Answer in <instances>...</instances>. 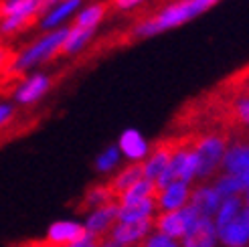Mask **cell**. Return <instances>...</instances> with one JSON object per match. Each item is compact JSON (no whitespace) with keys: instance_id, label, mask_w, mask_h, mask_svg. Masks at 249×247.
Here are the masks:
<instances>
[{"instance_id":"obj_16","label":"cell","mask_w":249,"mask_h":247,"mask_svg":"<svg viewBox=\"0 0 249 247\" xmlns=\"http://www.w3.org/2000/svg\"><path fill=\"white\" fill-rule=\"evenodd\" d=\"M142 178H146L144 164L138 162V164H132L130 168H126L122 175H118L114 180H111V184H109V191H111V194H114V199L120 201V196L126 193L128 189H132L136 182H140Z\"/></svg>"},{"instance_id":"obj_14","label":"cell","mask_w":249,"mask_h":247,"mask_svg":"<svg viewBox=\"0 0 249 247\" xmlns=\"http://www.w3.org/2000/svg\"><path fill=\"white\" fill-rule=\"evenodd\" d=\"M154 225L158 227V231L162 233V235H168L172 239L186 235V221H184L182 209H177V211H162L158 215V219L154 221Z\"/></svg>"},{"instance_id":"obj_9","label":"cell","mask_w":249,"mask_h":247,"mask_svg":"<svg viewBox=\"0 0 249 247\" xmlns=\"http://www.w3.org/2000/svg\"><path fill=\"white\" fill-rule=\"evenodd\" d=\"M118 217H120V207L116 203L104 205V207H99L89 219H87L85 229L93 237H107L109 235L107 231L114 227L116 221H120Z\"/></svg>"},{"instance_id":"obj_21","label":"cell","mask_w":249,"mask_h":247,"mask_svg":"<svg viewBox=\"0 0 249 247\" xmlns=\"http://www.w3.org/2000/svg\"><path fill=\"white\" fill-rule=\"evenodd\" d=\"M120 148H122V152L126 154L128 158H134V160L142 158L148 152V146H146L144 138L136 130H126V132L122 134Z\"/></svg>"},{"instance_id":"obj_11","label":"cell","mask_w":249,"mask_h":247,"mask_svg":"<svg viewBox=\"0 0 249 247\" xmlns=\"http://www.w3.org/2000/svg\"><path fill=\"white\" fill-rule=\"evenodd\" d=\"M189 199V182H174L170 187L162 189L156 196V207L162 211H177Z\"/></svg>"},{"instance_id":"obj_33","label":"cell","mask_w":249,"mask_h":247,"mask_svg":"<svg viewBox=\"0 0 249 247\" xmlns=\"http://www.w3.org/2000/svg\"><path fill=\"white\" fill-rule=\"evenodd\" d=\"M140 243H142V241H140ZM140 243H138V245H134V247H140Z\"/></svg>"},{"instance_id":"obj_23","label":"cell","mask_w":249,"mask_h":247,"mask_svg":"<svg viewBox=\"0 0 249 247\" xmlns=\"http://www.w3.org/2000/svg\"><path fill=\"white\" fill-rule=\"evenodd\" d=\"M156 207V199H144L136 205H128V207H120V221L122 223H130V221H140L146 217H152V211Z\"/></svg>"},{"instance_id":"obj_10","label":"cell","mask_w":249,"mask_h":247,"mask_svg":"<svg viewBox=\"0 0 249 247\" xmlns=\"http://www.w3.org/2000/svg\"><path fill=\"white\" fill-rule=\"evenodd\" d=\"M217 233V225H213L209 217H203L196 227L182 237V247H215Z\"/></svg>"},{"instance_id":"obj_30","label":"cell","mask_w":249,"mask_h":247,"mask_svg":"<svg viewBox=\"0 0 249 247\" xmlns=\"http://www.w3.org/2000/svg\"><path fill=\"white\" fill-rule=\"evenodd\" d=\"M10 63H12V57H10V51L8 49H0V71H2L6 65L10 67Z\"/></svg>"},{"instance_id":"obj_3","label":"cell","mask_w":249,"mask_h":247,"mask_svg":"<svg viewBox=\"0 0 249 247\" xmlns=\"http://www.w3.org/2000/svg\"><path fill=\"white\" fill-rule=\"evenodd\" d=\"M227 142H229L227 132L196 136V142H195V152L198 158L196 178L207 180L215 175V170L219 168V164H223V158H225Z\"/></svg>"},{"instance_id":"obj_5","label":"cell","mask_w":249,"mask_h":247,"mask_svg":"<svg viewBox=\"0 0 249 247\" xmlns=\"http://www.w3.org/2000/svg\"><path fill=\"white\" fill-rule=\"evenodd\" d=\"M152 225H154L152 217H146L140 221H130V223H122L120 221V223L114 227V231H111V237L124 247L138 245L148 235V231H150Z\"/></svg>"},{"instance_id":"obj_34","label":"cell","mask_w":249,"mask_h":247,"mask_svg":"<svg viewBox=\"0 0 249 247\" xmlns=\"http://www.w3.org/2000/svg\"><path fill=\"white\" fill-rule=\"evenodd\" d=\"M0 2H2V0H0Z\"/></svg>"},{"instance_id":"obj_6","label":"cell","mask_w":249,"mask_h":247,"mask_svg":"<svg viewBox=\"0 0 249 247\" xmlns=\"http://www.w3.org/2000/svg\"><path fill=\"white\" fill-rule=\"evenodd\" d=\"M219 237L225 247H247L249 245V207L239 213V217L219 231Z\"/></svg>"},{"instance_id":"obj_27","label":"cell","mask_w":249,"mask_h":247,"mask_svg":"<svg viewBox=\"0 0 249 247\" xmlns=\"http://www.w3.org/2000/svg\"><path fill=\"white\" fill-rule=\"evenodd\" d=\"M116 162H118V150L116 148H109L107 152H104L97 158V168L99 170H109V168H114Z\"/></svg>"},{"instance_id":"obj_20","label":"cell","mask_w":249,"mask_h":247,"mask_svg":"<svg viewBox=\"0 0 249 247\" xmlns=\"http://www.w3.org/2000/svg\"><path fill=\"white\" fill-rule=\"evenodd\" d=\"M215 189L221 196H233L239 194L241 191L249 189V172L243 175H225L215 182Z\"/></svg>"},{"instance_id":"obj_15","label":"cell","mask_w":249,"mask_h":247,"mask_svg":"<svg viewBox=\"0 0 249 247\" xmlns=\"http://www.w3.org/2000/svg\"><path fill=\"white\" fill-rule=\"evenodd\" d=\"M191 205L203 217H211V215H215L219 211V207H221V194L217 193V189L198 187L191 194Z\"/></svg>"},{"instance_id":"obj_18","label":"cell","mask_w":249,"mask_h":247,"mask_svg":"<svg viewBox=\"0 0 249 247\" xmlns=\"http://www.w3.org/2000/svg\"><path fill=\"white\" fill-rule=\"evenodd\" d=\"M93 29H81V27H69V33H67V39L61 47V53L63 55H73V53H79L81 49L93 39Z\"/></svg>"},{"instance_id":"obj_2","label":"cell","mask_w":249,"mask_h":247,"mask_svg":"<svg viewBox=\"0 0 249 247\" xmlns=\"http://www.w3.org/2000/svg\"><path fill=\"white\" fill-rule=\"evenodd\" d=\"M69 27H61L55 31H49L43 36H39L35 43H31L22 53H18L10 63V71L12 73H20L33 69L36 65L45 63V61L53 59L57 53H61V47H63L65 39H67Z\"/></svg>"},{"instance_id":"obj_32","label":"cell","mask_w":249,"mask_h":247,"mask_svg":"<svg viewBox=\"0 0 249 247\" xmlns=\"http://www.w3.org/2000/svg\"><path fill=\"white\" fill-rule=\"evenodd\" d=\"M247 207H249V189H247Z\"/></svg>"},{"instance_id":"obj_24","label":"cell","mask_w":249,"mask_h":247,"mask_svg":"<svg viewBox=\"0 0 249 247\" xmlns=\"http://www.w3.org/2000/svg\"><path fill=\"white\" fill-rule=\"evenodd\" d=\"M33 20L35 18H29V17H2L0 18V33H4V35L18 33L22 29H27Z\"/></svg>"},{"instance_id":"obj_17","label":"cell","mask_w":249,"mask_h":247,"mask_svg":"<svg viewBox=\"0 0 249 247\" xmlns=\"http://www.w3.org/2000/svg\"><path fill=\"white\" fill-rule=\"evenodd\" d=\"M160 193L158 189V184L154 180H148V178H142L140 182H136L132 189H128L126 193H124L120 196V207H128V205H136V203H140L144 199H156Z\"/></svg>"},{"instance_id":"obj_29","label":"cell","mask_w":249,"mask_h":247,"mask_svg":"<svg viewBox=\"0 0 249 247\" xmlns=\"http://www.w3.org/2000/svg\"><path fill=\"white\" fill-rule=\"evenodd\" d=\"M10 116H12V107L6 106V104H0V126L6 124L10 120Z\"/></svg>"},{"instance_id":"obj_8","label":"cell","mask_w":249,"mask_h":247,"mask_svg":"<svg viewBox=\"0 0 249 247\" xmlns=\"http://www.w3.org/2000/svg\"><path fill=\"white\" fill-rule=\"evenodd\" d=\"M89 237L85 227L77 225V223H69V221H59V223H53L49 227V233H47V239L59 245V247H69L73 243H79L83 239Z\"/></svg>"},{"instance_id":"obj_1","label":"cell","mask_w":249,"mask_h":247,"mask_svg":"<svg viewBox=\"0 0 249 247\" xmlns=\"http://www.w3.org/2000/svg\"><path fill=\"white\" fill-rule=\"evenodd\" d=\"M217 2L219 0H174V2H168L164 8H160L154 17L140 20L134 27L132 35L138 36V39H148V36L166 33L174 27H180V24L205 15Z\"/></svg>"},{"instance_id":"obj_19","label":"cell","mask_w":249,"mask_h":247,"mask_svg":"<svg viewBox=\"0 0 249 247\" xmlns=\"http://www.w3.org/2000/svg\"><path fill=\"white\" fill-rule=\"evenodd\" d=\"M245 209V205H243V201L239 199L237 194H233V196H227L225 201L221 203V207H219V213H217V231H221V229H225L231 221H235L239 217V213Z\"/></svg>"},{"instance_id":"obj_28","label":"cell","mask_w":249,"mask_h":247,"mask_svg":"<svg viewBox=\"0 0 249 247\" xmlns=\"http://www.w3.org/2000/svg\"><path fill=\"white\" fill-rule=\"evenodd\" d=\"M142 2H144V0H114L116 8H120V10H132L136 6H140Z\"/></svg>"},{"instance_id":"obj_12","label":"cell","mask_w":249,"mask_h":247,"mask_svg":"<svg viewBox=\"0 0 249 247\" xmlns=\"http://www.w3.org/2000/svg\"><path fill=\"white\" fill-rule=\"evenodd\" d=\"M49 85H51V79H49L47 75H43V73H35V75L27 77L18 85L15 97H17L18 104H33L49 89Z\"/></svg>"},{"instance_id":"obj_7","label":"cell","mask_w":249,"mask_h":247,"mask_svg":"<svg viewBox=\"0 0 249 247\" xmlns=\"http://www.w3.org/2000/svg\"><path fill=\"white\" fill-rule=\"evenodd\" d=\"M81 2H83V0H61L59 4H55L51 10H47L45 15L41 17L39 27L45 33L61 29V24L67 22L73 15H77V12L81 10Z\"/></svg>"},{"instance_id":"obj_31","label":"cell","mask_w":249,"mask_h":247,"mask_svg":"<svg viewBox=\"0 0 249 247\" xmlns=\"http://www.w3.org/2000/svg\"><path fill=\"white\" fill-rule=\"evenodd\" d=\"M99 247H124V245H120L114 237H111V233H109L107 237H102V239H99Z\"/></svg>"},{"instance_id":"obj_25","label":"cell","mask_w":249,"mask_h":247,"mask_svg":"<svg viewBox=\"0 0 249 247\" xmlns=\"http://www.w3.org/2000/svg\"><path fill=\"white\" fill-rule=\"evenodd\" d=\"M111 201H114V194H111L109 187H97V189L87 193L83 207H95V205L97 207H104V205H109Z\"/></svg>"},{"instance_id":"obj_26","label":"cell","mask_w":249,"mask_h":247,"mask_svg":"<svg viewBox=\"0 0 249 247\" xmlns=\"http://www.w3.org/2000/svg\"><path fill=\"white\" fill-rule=\"evenodd\" d=\"M140 247H180L177 241H174L172 237L168 235H162V233H158V235H150V237H146Z\"/></svg>"},{"instance_id":"obj_13","label":"cell","mask_w":249,"mask_h":247,"mask_svg":"<svg viewBox=\"0 0 249 247\" xmlns=\"http://www.w3.org/2000/svg\"><path fill=\"white\" fill-rule=\"evenodd\" d=\"M45 0H2L0 2V18L2 17H29L36 18L43 15Z\"/></svg>"},{"instance_id":"obj_4","label":"cell","mask_w":249,"mask_h":247,"mask_svg":"<svg viewBox=\"0 0 249 247\" xmlns=\"http://www.w3.org/2000/svg\"><path fill=\"white\" fill-rule=\"evenodd\" d=\"M221 166L227 175L249 172V136H235V142L227 148Z\"/></svg>"},{"instance_id":"obj_22","label":"cell","mask_w":249,"mask_h":247,"mask_svg":"<svg viewBox=\"0 0 249 247\" xmlns=\"http://www.w3.org/2000/svg\"><path fill=\"white\" fill-rule=\"evenodd\" d=\"M106 17V4L97 2V4H87L83 6L77 15H75V27L81 29H97V24L104 20Z\"/></svg>"}]
</instances>
